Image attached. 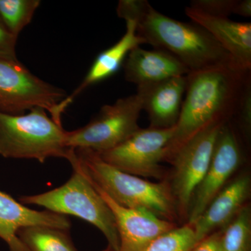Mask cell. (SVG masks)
<instances>
[{
    "mask_svg": "<svg viewBox=\"0 0 251 251\" xmlns=\"http://www.w3.org/2000/svg\"><path fill=\"white\" fill-rule=\"evenodd\" d=\"M92 183L115 217L120 237L119 251H143L156 238L176 227L174 223L162 219L145 209L120 205Z\"/></svg>",
    "mask_w": 251,
    "mask_h": 251,
    "instance_id": "cell-11",
    "label": "cell"
},
{
    "mask_svg": "<svg viewBox=\"0 0 251 251\" xmlns=\"http://www.w3.org/2000/svg\"><path fill=\"white\" fill-rule=\"evenodd\" d=\"M236 0H193L190 7L214 17L228 18Z\"/></svg>",
    "mask_w": 251,
    "mask_h": 251,
    "instance_id": "cell-23",
    "label": "cell"
},
{
    "mask_svg": "<svg viewBox=\"0 0 251 251\" xmlns=\"http://www.w3.org/2000/svg\"><path fill=\"white\" fill-rule=\"evenodd\" d=\"M250 78L251 70H244L233 63L189 73L181 112L165 160L169 161L180 147L201 130L230 122Z\"/></svg>",
    "mask_w": 251,
    "mask_h": 251,
    "instance_id": "cell-1",
    "label": "cell"
},
{
    "mask_svg": "<svg viewBox=\"0 0 251 251\" xmlns=\"http://www.w3.org/2000/svg\"><path fill=\"white\" fill-rule=\"evenodd\" d=\"M186 87V76L172 77L153 85L137 87L150 128L174 127L179 119Z\"/></svg>",
    "mask_w": 251,
    "mask_h": 251,
    "instance_id": "cell-16",
    "label": "cell"
},
{
    "mask_svg": "<svg viewBox=\"0 0 251 251\" xmlns=\"http://www.w3.org/2000/svg\"><path fill=\"white\" fill-rule=\"evenodd\" d=\"M186 16L204 28L229 54L234 65L251 70V23L214 17L188 6Z\"/></svg>",
    "mask_w": 251,
    "mask_h": 251,
    "instance_id": "cell-14",
    "label": "cell"
},
{
    "mask_svg": "<svg viewBox=\"0 0 251 251\" xmlns=\"http://www.w3.org/2000/svg\"><path fill=\"white\" fill-rule=\"evenodd\" d=\"M233 118L237 119L243 131L249 135L251 127V78L248 80L244 86L232 120Z\"/></svg>",
    "mask_w": 251,
    "mask_h": 251,
    "instance_id": "cell-24",
    "label": "cell"
},
{
    "mask_svg": "<svg viewBox=\"0 0 251 251\" xmlns=\"http://www.w3.org/2000/svg\"><path fill=\"white\" fill-rule=\"evenodd\" d=\"M67 96L62 89L31 74L22 63L0 60V112L23 115L41 108L52 117Z\"/></svg>",
    "mask_w": 251,
    "mask_h": 251,
    "instance_id": "cell-7",
    "label": "cell"
},
{
    "mask_svg": "<svg viewBox=\"0 0 251 251\" xmlns=\"http://www.w3.org/2000/svg\"><path fill=\"white\" fill-rule=\"evenodd\" d=\"M251 215L244 206L221 231L220 251H251Z\"/></svg>",
    "mask_w": 251,
    "mask_h": 251,
    "instance_id": "cell-19",
    "label": "cell"
},
{
    "mask_svg": "<svg viewBox=\"0 0 251 251\" xmlns=\"http://www.w3.org/2000/svg\"><path fill=\"white\" fill-rule=\"evenodd\" d=\"M18 37L6 30L0 23V60L13 63L21 62L16 54Z\"/></svg>",
    "mask_w": 251,
    "mask_h": 251,
    "instance_id": "cell-25",
    "label": "cell"
},
{
    "mask_svg": "<svg viewBox=\"0 0 251 251\" xmlns=\"http://www.w3.org/2000/svg\"><path fill=\"white\" fill-rule=\"evenodd\" d=\"M69 161L74 172L65 184L40 194L21 196L20 202L84 220L104 234L108 240V250L119 251L120 237L111 210L83 171L75 150Z\"/></svg>",
    "mask_w": 251,
    "mask_h": 251,
    "instance_id": "cell-4",
    "label": "cell"
},
{
    "mask_svg": "<svg viewBox=\"0 0 251 251\" xmlns=\"http://www.w3.org/2000/svg\"><path fill=\"white\" fill-rule=\"evenodd\" d=\"M220 232H213L198 242L190 251H220Z\"/></svg>",
    "mask_w": 251,
    "mask_h": 251,
    "instance_id": "cell-26",
    "label": "cell"
},
{
    "mask_svg": "<svg viewBox=\"0 0 251 251\" xmlns=\"http://www.w3.org/2000/svg\"><path fill=\"white\" fill-rule=\"evenodd\" d=\"M137 33L145 44L171 54L191 72L233 63L228 52L204 28L168 17L151 5L137 26Z\"/></svg>",
    "mask_w": 251,
    "mask_h": 251,
    "instance_id": "cell-2",
    "label": "cell"
},
{
    "mask_svg": "<svg viewBox=\"0 0 251 251\" xmlns=\"http://www.w3.org/2000/svg\"><path fill=\"white\" fill-rule=\"evenodd\" d=\"M40 4V0H0V23L18 38L31 23Z\"/></svg>",
    "mask_w": 251,
    "mask_h": 251,
    "instance_id": "cell-20",
    "label": "cell"
},
{
    "mask_svg": "<svg viewBox=\"0 0 251 251\" xmlns=\"http://www.w3.org/2000/svg\"><path fill=\"white\" fill-rule=\"evenodd\" d=\"M195 245L194 230L192 226L187 224L162 234L143 251H190Z\"/></svg>",
    "mask_w": 251,
    "mask_h": 251,
    "instance_id": "cell-21",
    "label": "cell"
},
{
    "mask_svg": "<svg viewBox=\"0 0 251 251\" xmlns=\"http://www.w3.org/2000/svg\"><path fill=\"white\" fill-rule=\"evenodd\" d=\"M150 6L147 0H120L117 8V16L126 22L135 23L138 26Z\"/></svg>",
    "mask_w": 251,
    "mask_h": 251,
    "instance_id": "cell-22",
    "label": "cell"
},
{
    "mask_svg": "<svg viewBox=\"0 0 251 251\" xmlns=\"http://www.w3.org/2000/svg\"><path fill=\"white\" fill-rule=\"evenodd\" d=\"M242 161V150L230 122L221 126L209 168L193 195L188 224L192 226L213 199L226 186Z\"/></svg>",
    "mask_w": 251,
    "mask_h": 251,
    "instance_id": "cell-10",
    "label": "cell"
},
{
    "mask_svg": "<svg viewBox=\"0 0 251 251\" xmlns=\"http://www.w3.org/2000/svg\"><path fill=\"white\" fill-rule=\"evenodd\" d=\"M74 150L91 181L117 204L130 209H145L173 222L176 205L169 184L151 182L120 171L92 150Z\"/></svg>",
    "mask_w": 251,
    "mask_h": 251,
    "instance_id": "cell-3",
    "label": "cell"
},
{
    "mask_svg": "<svg viewBox=\"0 0 251 251\" xmlns=\"http://www.w3.org/2000/svg\"><path fill=\"white\" fill-rule=\"evenodd\" d=\"M37 226L69 230L72 224L67 216L48 210L29 209L0 191V238L7 244L10 251H26L18 239V231Z\"/></svg>",
    "mask_w": 251,
    "mask_h": 251,
    "instance_id": "cell-13",
    "label": "cell"
},
{
    "mask_svg": "<svg viewBox=\"0 0 251 251\" xmlns=\"http://www.w3.org/2000/svg\"><path fill=\"white\" fill-rule=\"evenodd\" d=\"M142 110L141 98L137 93L105 105L88 124L67 131L66 145L73 150L85 149L96 153L111 150L140 129Z\"/></svg>",
    "mask_w": 251,
    "mask_h": 251,
    "instance_id": "cell-6",
    "label": "cell"
},
{
    "mask_svg": "<svg viewBox=\"0 0 251 251\" xmlns=\"http://www.w3.org/2000/svg\"><path fill=\"white\" fill-rule=\"evenodd\" d=\"M232 14L249 18L251 16V0H236Z\"/></svg>",
    "mask_w": 251,
    "mask_h": 251,
    "instance_id": "cell-27",
    "label": "cell"
},
{
    "mask_svg": "<svg viewBox=\"0 0 251 251\" xmlns=\"http://www.w3.org/2000/svg\"><path fill=\"white\" fill-rule=\"evenodd\" d=\"M175 130V126L167 128H140L115 148L97 153L110 166L128 174L161 178L163 171L160 163L165 160Z\"/></svg>",
    "mask_w": 251,
    "mask_h": 251,
    "instance_id": "cell-8",
    "label": "cell"
},
{
    "mask_svg": "<svg viewBox=\"0 0 251 251\" xmlns=\"http://www.w3.org/2000/svg\"><path fill=\"white\" fill-rule=\"evenodd\" d=\"M127 82L143 87L172 77L186 76L190 72L184 64L162 50H148L140 46L132 50L124 62Z\"/></svg>",
    "mask_w": 251,
    "mask_h": 251,
    "instance_id": "cell-15",
    "label": "cell"
},
{
    "mask_svg": "<svg viewBox=\"0 0 251 251\" xmlns=\"http://www.w3.org/2000/svg\"><path fill=\"white\" fill-rule=\"evenodd\" d=\"M251 190V179L242 175L225 186L211 201L204 212L192 225L196 244L225 227L244 207Z\"/></svg>",
    "mask_w": 251,
    "mask_h": 251,
    "instance_id": "cell-17",
    "label": "cell"
},
{
    "mask_svg": "<svg viewBox=\"0 0 251 251\" xmlns=\"http://www.w3.org/2000/svg\"><path fill=\"white\" fill-rule=\"evenodd\" d=\"M126 30L121 39L97 56L80 85L57 105L53 116L51 117L56 123L62 125L63 114L77 96L90 86L101 82L116 74L130 51L141 44H145L144 39L137 33V25L135 23L126 22Z\"/></svg>",
    "mask_w": 251,
    "mask_h": 251,
    "instance_id": "cell-12",
    "label": "cell"
},
{
    "mask_svg": "<svg viewBox=\"0 0 251 251\" xmlns=\"http://www.w3.org/2000/svg\"><path fill=\"white\" fill-rule=\"evenodd\" d=\"M26 251H77L69 230L48 226H29L18 231Z\"/></svg>",
    "mask_w": 251,
    "mask_h": 251,
    "instance_id": "cell-18",
    "label": "cell"
},
{
    "mask_svg": "<svg viewBox=\"0 0 251 251\" xmlns=\"http://www.w3.org/2000/svg\"><path fill=\"white\" fill-rule=\"evenodd\" d=\"M224 125H213L180 147L169 161L174 165L172 192L180 212L189 210L193 195L205 175L219 130Z\"/></svg>",
    "mask_w": 251,
    "mask_h": 251,
    "instance_id": "cell-9",
    "label": "cell"
},
{
    "mask_svg": "<svg viewBox=\"0 0 251 251\" xmlns=\"http://www.w3.org/2000/svg\"><path fill=\"white\" fill-rule=\"evenodd\" d=\"M46 112L41 108L23 115L0 112V156L40 163L52 157L69 161L74 150L66 145L67 130Z\"/></svg>",
    "mask_w": 251,
    "mask_h": 251,
    "instance_id": "cell-5",
    "label": "cell"
}]
</instances>
